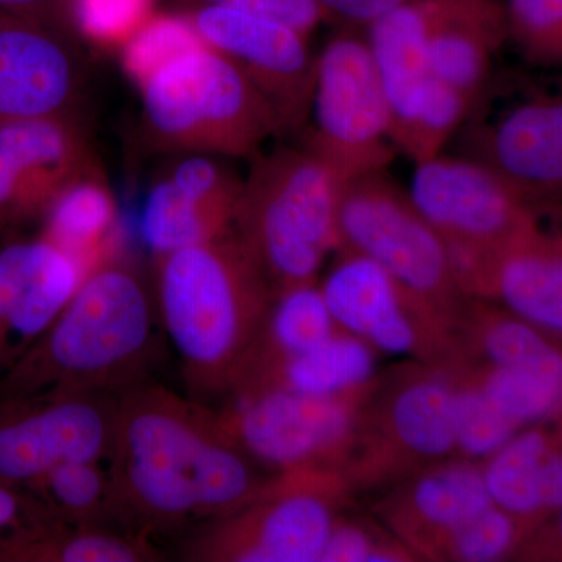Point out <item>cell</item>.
I'll return each instance as SVG.
<instances>
[{
  "mask_svg": "<svg viewBox=\"0 0 562 562\" xmlns=\"http://www.w3.org/2000/svg\"><path fill=\"white\" fill-rule=\"evenodd\" d=\"M106 458L122 527L143 536L224 516L273 476L261 479L214 412L157 384L117 392Z\"/></svg>",
  "mask_w": 562,
  "mask_h": 562,
  "instance_id": "cell-1",
  "label": "cell"
},
{
  "mask_svg": "<svg viewBox=\"0 0 562 562\" xmlns=\"http://www.w3.org/2000/svg\"><path fill=\"white\" fill-rule=\"evenodd\" d=\"M273 299L271 284L235 233L161 255V317L192 394L231 390Z\"/></svg>",
  "mask_w": 562,
  "mask_h": 562,
  "instance_id": "cell-2",
  "label": "cell"
},
{
  "mask_svg": "<svg viewBox=\"0 0 562 562\" xmlns=\"http://www.w3.org/2000/svg\"><path fill=\"white\" fill-rule=\"evenodd\" d=\"M150 346L151 308L143 283L127 268L103 262L21 355L0 401L117 394L136 384Z\"/></svg>",
  "mask_w": 562,
  "mask_h": 562,
  "instance_id": "cell-3",
  "label": "cell"
},
{
  "mask_svg": "<svg viewBox=\"0 0 562 562\" xmlns=\"http://www.w3.org/2000/svg\"><path fill=\"white\" fill-rule=\"evenodd\" d=\"M342 184L305 147L255 155L243 180L233 233L276 295L316 283L325 258L338 249Z\"/></svg>",
  "mask_w": 562,
  "mask_h": 562,
  "instance_id": "cell-4",
  "label": "cell"
},
{
  "mask_svg": "<svg viewBox=\"0 0 562 562\" xmlns=\"http://www.w3.org/2000/svg\"><path fill=\"white\" fill-rule=\"evenodd\" d=\"M139 88L144 127L162 150L255 157L283 132L261 92L209 46L162 66Z\"/></svg>",
  "mask_w": 562,
  "mask_h": 562,
  "instance_id": "cell-5",
  "label": "cell"
},
{
  "mask_svg": "<svg viewBox=\"0 0 562 562\" xmlns=\"http://www.w3.org/2000/svg\"><path fill=\"white\" fill-rule=\"evenodd\" d=\"M338 249L371 258L417 312L457 333L465 297L449 249L412 199L384 171L346 181L338 205Z\"/></svg>",
  "mask_w": 562,
  "mask_h": 562,
  "instance_id": "cell-6",
  "label": "cell"
},
{
  "mask_svg": "<svg viewBox=\"0 0 562 562\" xmlns=\"http://www.w3.org/2000/svg\"><path fill=\"white\" fill-rule=\"evenodd\" d=\"M335 397H310L280 387L228 391L216 414L222 430L257 465L280 473L342 476L360 428L362 405L375 386Z\"/></svg>",
  "mask_w": 562,
  "mask_h": 562,
  "instance_id": "cell-7",
  "label": "cell"
},
{
  "mask_svg": "<svg viewBox=\"0 0 562 562\" xmlns=\"http://www.w3.org/2000/svg\"><path fill=\"white\" fill-rule=\"evenodd\" d=\"M452 390L450 371L424 362L408 364L391 379H376L342 472L349 490L397 483L457 457Z\"/></svg>",
  "mask_w": 562,
  "mask_h": 562,
  "instance_id": "cell-8",
  "label": "cell"
},
{
  "mask_svg": "<svg viewBox=\"0 0 562 562\" xmlns=\"http://www.w3.org/2000/svg\"><path fill=\"white\" fill-rule=\"evenodd\" d=\"M351 491L338 473H280L184 546L192 562H317Z\"/></svg>",
  "mask_w": 562,
  "mask_h": 562,
  "instance_id": "cell-9",
  "label": "cell"
},
{
  "mask_svg": "<svg viewBox=\"0 0 562 562\" xmlns=\"http://www.w3.org/2000/svg\"><path fill=\"white\" fill-rule=\"evenodd\" d=\"M303 146L342 183L386 169L394 158L391 113L368 41L341 35L316 58Z\"/></svg>",
  "mask_w": 562,
  "mask_h": 562,
  "instance_id": "cell-10",
  "label": "cell"
},
{
  "mask_svg": "<svg viewBox=\"0 0 562 562\" xmlns=\"http://www.w3.org/2000/svg\"><path fill=\"white\" fill-rule=\"evenodd\" d=\"M416 166L409 199L441 235L457 279L539 224V211L480 162L438 155Z\"/></svg>",
  "mask_w": 562,
  "mask_h": 562,
  "instance_id": "cell-11",
  "label": "cell"
},
{
  "mask_svg": "<svg viewBox=\"0 0 562 562\" xmlns=\"http://www.w3.org/2000/svg\"><path fill=\"white\" fill-rule=\"evenodd\" d=\"M321 292L338 327L376 351L413 355L424 364L442 369L465 360L458 335L417 312L371 258L339 250V260Z\"/></svg>",
  "mask_w": 562,
  "mask_h": 562,
  "instance_id": "cell-12",
  "label": "cell"
},
{
  "mask_svg": "<svg viewBox=\"0 0 562 562\" xmlns=\"http://www.w3.org/2000/svg\"><path fill=\"white\" fill-rule=\"evenodd\" d=\"M116 395H54L0 408V480L32 486L63 462L102 461L113 435Z\"/></svg>",
  "mask_w": 562,
  "mask_h": 562,
  "instance_id": "cell-13",
  "label": "cell"
},
{
  "mask_svg": "<svg viewBox=\"0 0 562 562\" xmlns=\"http://www.w3.org/2000/svg\"><path fill=\"white\" fill-rule=\"evenodd\" d=\"M188 16L203 43L261 92L283 132L301 131L312 105L316 70L306 36L281 22L225 7H195Z\"/></svg>",
  "mask_w": 562,
  "mask_h": 562,
  "instance_id": "cell-14",
  "label": "cell"
},
{
  "mask_svg": "<svg viewBox=\"0 0 562 562\" xmlns=\"http://www.w3.org/2000/svg\"><path fill=\"white\" fill-rule=\"evenodd\" d=\"M491 505L482 462L453 457L397 482L376 512L417 560L435 561L447 538Z\"/></svg>",
  "mask_w": 562,
  "mask_h": 562,
  "instance_id": "cell-15",
  "label": "cell"
},
{
  "mask_svg": "<svg viewBox=\"0 0 562 562\" xmlns=\"http://www.w3.org/2000/svg\"><path fill=\"white\" fill-rule=\"evenodd\" d=\"M528 205H557L562 191V101L536 94L516 103L491 127L479 128L475 157Z\"/></svg>",
  "mask_w": 562,
  "mask_h": 562,
  "instance_id": "cell-16",
  "label": "cell"
},
{
  "mask_svg": "<svg viewBox=\"0 0 562 562\" xmlns=\"http://www.w3.org/2000/svg\"><path fill=\"white\" fill-rule=\"evenodd\" d=\"M469 299L498 301L543 335L560 342L562 335V243L532 225L480 262Z\"/></svg>",
  "mask_w": 562,
  "mask_h": 562,
  "instance_id": "cell-17",
  "label": "cell"
},
{
  "mask_svg": "<svg viewBox=\"0 0 562 562\" xmlns=\"http://www.w3.org/2000/svg\"><path fill=\"white\" fill-rule=\"evenodd\" d=\"M90 269L49 239L0 251V344L21 357L68 305Z\"/></svg>",
  "mask_w": 562,
  "mask_h": 562,
  "instance_id": "cell-18",
  "label": "cell"
},
{
  "mask_svg": "<svg viewBox=\"0 0 562 562\" xmlns=\"http://www.w3.org/2000/svg\"><path fill=\"white\" fill-rule=\"evenodd\" d=\"M79 65L47 25L0 18V120L70 116Z\"/></svg>",
  "mask_w": 562,
  "mask_h": 562,
  "instance_id": "cell-19",
  "label": "cell"
},
{
  "mask_svg": "<svg viewBox=\"0 0 562 562\" xmlns=\"http://www.w3.org/2000/svg\"><path fill=\"white\" fill-rule=\"evenodd\" d=\"M420 3L431 76L475 105L490 77L492 54L508 32L505 16L490 0Z\"/></svg>",
  "mask_w": 562,
  "mask_h": 562,
  "instance_id": "cell-20",
  "label": "cell"
},
{
  "mask_svg": "<svg viewBox=\"0 0 562 562\" xmlns=\"http://www.w3.org/2000/svg\"><path fill=\"white\" fill-rule=\"evenodd\" d=\"M554 425L524 428L482 464L492 503L519 520L530 539L561 513V430Z\"/></svg>",
  "mask_w": 562,
  "mask_h": 562,
  "instance_id": "cell-21",
  "label": "cell"
},
{
  "mask_svg": "<svg viewBox=\"0 0 562 562\" xmlns=\"http://www.w3.org/2000/svg\"><path fill=\"white\" fill-rule=\"evenodd\" d=\"M0 154L13 166L35 214L92 166L87 140L72 116L0 120Z\"/></svg>",
  "mask_w": 562,
  "mask_h": 562,
  "instance_id": "cell-22",
  "label": "cell"
},
{
  "mask_svg": "<svg viewBox=\"0 0 562 562\" xmlns=\"http://www.w3.org/2000/svg\"><path fill=\"white\" fill-rule=\"evenodd\" d=\"M369 49L391 113L395 147L405 138L431 81L420 2L390 11L369 25Z\"/></svg>",
  "mask_w": 562,
  "mask_h": 562,
  "instance_id": "cell-23",
  "label": "cell"
},
{
  "mask_svg": "<svg viewBox=\"0 0 562 562\" xmlns=\"http://www.w3.org/2000/svg\"><path fill=\"white\" fill-rule=\"evenodd\" d=\"M376 355L379 351L364 339L339 330L313 349L246 369L228 391L271 386L310 397L349 394L375 380Z\"/></svg>",
  "mask_w": 562,
  "mask_h": 562,
  "instance_id": "cell-24",
  "label": "cell"
},
{
  "mask_svg": "<svg viewBox=\"0 0 562 562\" xmlns=\"http://www.w3.org/2000/svg\"><path fill=\"white\" fill-rule=\"evenodd\" d=\"M469 361L539 373L562 382L560 342L505 308L468 299L457 328Z\"/></svg>",
  "mask_w": 562,
  "mask_h": 562,
  "instance_id": "cell-25",
  "label": "cell"
},
{
  "mask_svg": "<svg viewBox=\"0 0 562 562\" xmlns=\"http://www.w3.org/2000/svg\"><path fill=\"white\" fill-rule=\"evenodd\" d=\"M44 238L94 271L106 261L116 238L117 206L94 166L85 169L44 211Z\"/></svg>",
  "mask_w": 562,
  "mask_h": 562,
  "instance_id": "cell-26",
  "label": "cell"
},
{
  "mask_svg": "<svg viewBox=\"0 0 562 562\" xmlns=\"http://www.w3.org/2000/svg\"><path fill=\"white\" fill-rule=\"evenodd\" d=\"M147 536L43 520L0 542V562H155Z\"/></svg>",
  "mask_w": 562,
  "mask_h": 562,
  "instance_id": "cell-27",
  "label": "cell"
},
{
  "mask_svg": "<svg viewBox=\"0 0 562 562\" xmlns=\"http://www.w3.org/2000/svg\"><path fill=\"white\" fill-rule=\"evenodd\" d=\"M339 330L341 328L333 319L321 286L316 283L281 291L273 299L260 335L239 373L254 366L283 360L313 349Z\"/></svg>",
  "mask_w": 562,
  "mask_h": 562,
  "instance_id": "cell-28",
  "label": "cell"
},
{
  "mask_svg": "<svg viewBox=\"0 0 562 562\" xmlns=\"http://www.w3.org/2000/svg\"><path fill=\"white\" fill-rule=\"evenodd\" d=\"M52 522L76 527L121 525L109 472L101 461L63 462L27 487Z\"/></svg>",
  "mask_w": 562,
  "mask_h": 562,
  "instance_id": "cell-29",
  "label": "cell"
},
{
  "mask_svg": "<svg viewBox=\"0 0 562 562\" xmlns=\"http://www.w3.org/2000/svg\"><path fill=\"white\" fill-rule=\"evenodd\" d=\"M235 213L194 201L168 179L158 181L140 211V235L158 255L201 246L233 233Z\"/></svg>",
  "mask_w": 562,
  "mask_h": 562,
  "instance_id": "cell-30",
  "label": "cell"
},
{
  "mask_svg": "<svg viewBox=\"0 0 562 562\" xmlns=\"http://www.w3.org/2000/svg\"><path fill=\"white\" fill-rule=\"evenodd\" d=\"M484 394L520 430L561 417L562 382L539 373L468 361L461 366Z\"/></svg>",
  "mask_w": 562,
  "mask_h": 562,
  "instance_id": "cell-31",
  "label": "cell"
},
{
  "mask_svg": "<svg viewBox=\"0 0 562 562\" xmlns=\"http://www.w3.org/2000/svg\"><path fill=\"white\" fill-rule=\"evenodd\" d=\"M450 373L454 454L482 462L505 446L520 428L491 402L461 366Z\"/></svg>",
  "mask_w": 562,
  "mask_h": 562,
  "instance_id": "cell-32",
  "label": "cell"
},
{
  "mask_svg": "<svg viewBox=\"0 0 562 562\" xmlns=\"http://www.w3.org/2000/svg\"><path fill=\"white\" fill-rule=\"evenodd\" d=\"M203 46L206 44L188 14L151 13L122 44V66L140 87L162 66Z\"/></svg>",
  "mask_w": 562,
  "mask_h": 562,
  "instance_id": "cell-33",
  "label": "cell"
},
{
  "mask_svg": "<svg viewBox=\"0 0 562 562\" xmlns=\"http://www.w3.org/2000/svg\"><path fill=\"white\" fill-rule=\"evenodd\" d=\"M528 541L530 535L524 525L492 503L447 538L435 561H502L513 557Z\"/></svg>",
  "mask_w": 562,
  "mask_h": 562,
  "instance_id": "cell-34",
  "label": "cell"
},
{
  "mask_svg": "<svg viewBox=\"0 0 562 562\" xmlns=\"http://www.w3.org/2000/svg\"><path fill=\"white\" fill-rule=\"evenodd\" d=\"M509 32L528 60L558 65L562 60V0H512Z\"/></svg>",
  "mask_w": 562,
  "mask_h": 562,
  "instance_id": "cell-35",
  "label": "cell"
},
{
  "mask_svg": "<svg viewBox=\"0 0 562 562\" xmlns=\"http://www.w3.org/2000/svg\"><path fill=\"white\" fill-rule=\"evenodd\" d=\"M382 531L364 520L338 516L317 562L417 561L395 536Z\"/></svg>",
  "mask_w": 562,
  "mask_h": 562,
  "instance_id": "cell-36",
  "label": "cell"
},
{
  "mask_svg": "<svg viewBox=\"0 0 562 562\" xmlns=\"http://www.w3.org/2000/svg\"><path fill=\"white\" fill-rule=\"evenodd\" d=\"M74 21L85 38L122 46L151 14V0H70Z\"/></svg>",
  "mask_w": 562,
  "mask_h": 562,
  "instance_id": "cell-37",
  "label": "cell"
},
{
  "mask_svg": "<svg viewBox=\"0 0 562 562\" xmlns=\"http://www.w3.org/2000/svg\"><path fill=\"white\" fill-rule=\"evenodd\" d=\"M198 5L225 7L269 18L294 29L308 38L310 33L324 20V14L314 0H195Z\"/></svg>",
  "mask_w": 562,
  "mask_h": 562,
  "instance_id": "cell-38",
  "label": "cell"
},
{
  "mask_svg": "<svg viewBox=\"0 0 562 562\" xmlns=\"http://www.w3.org/2000/svg\"><path fill=\"white\" fill-rule=\"evenodd\" d=\"M324 18L349 22V24L371 25L373 21L408 3L420 0H314Z\"/></svg>",
  "mask_w": 562,
  "mask_h": 562,
  "instance_id": "cell-39",
  "label": "cell"
},
{
  "mask_svg": "<svg viewBox=\"0 0 562 562\" xmlns=\"http://www.w3.org/2000/svg\"><path fill=\"white\" fill-rule=\"evenodd\" d=\"M54 0H0V13L46 25Z\"/></svg>",
  "mask_w": 562,
  "mask_h": 562,
  "instance_id": "cell-40",
  "label": "cell"
},
{
  "mask_svg": "<svg viewBox=\"0 0 562 562\" xmlns=\"http://www.w3.org/2000/svg\"><path fill=\"white\" fill-rule=\"evenodd\" d=\"M2 16H3V13H0V18H2Z\"/></svg>",
  "mask_w": 562,
  "mask_h": 562,
  "instance_id": "cell-41",
  "label": "cell"
}]
</instances>
